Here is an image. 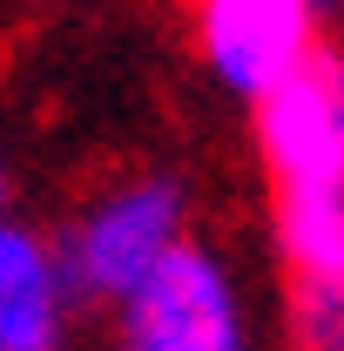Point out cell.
Returning <instances> with one entry per match:
<instances>
[{
  "label": "cell",
  "instance_id": "obj_3",
  "mask_svg": "<svg viewBox=\"0 0 344 351\" xmlns=\"http://www.w3.org/2000/svg\"><path fill=\"white\" fill-rule=\"evenodd\" d=\"M115 351H250L230 270L182 243L115 304Z\"/></svg>",
  "mask_w": 344,
  "mask_h": 351
},
{
  "label": "cell",
  "instance_id": "obj_7",
  "mask_svg": "<svg viewBox=\"0 0 344 351\" xmlns=\"http://www.w3.org/2000/svg\"><path fill=\"white\" fill-rule=\"evenodd\" d=\"M304 14H310L317 34H324V27H344V0H304Z\"/></svg>",
  "mask_w": 344,
  "mask_h": 351
},
{
  "label": "cell",
  "instance_id": "obj_1",
  "mask_svg": "<svg viewBox=\"0 0 344 351\" xmlns=\"http://www.w3.org/2000/svg\"><path fill=\"white\" fill-rule=\"evenodd\" d=\"M54 243V270L68 304H122L135 284L156 277V263L189 243V196L169 176H129L108 196H95Z\"/></svg>",
  "mask_w": 344,
  "mask_h": 351
},
{
  "label": "cell",
  "instance_id": "obj_6",
  "mask_svg": "<svg viewBox=\"0 0 344 351\" xmlns=\"http://www.w3.org/2000/svg\"><path fill=\"white\" fill-rule=\"evenodd\" d=\"M41 291H61V270H54V243L41 230L14 223L0 210V311L21 304V298H41Z\"/></svg>",
  "mask_w": 344,
  "mask_h": 351
},
{
  "label": "cell",
  "instance_id": "obj_5",
  "mask_svg": "<svg viewBox=\"0 0 344 351\" xmlns=\"http://www.w3.org/2000/svg\"><path fill=\"white\" fill-rule=\"evenodd\" d=\"M277 243L291 284L344 291V196H284L277 203Z\"/></svg>",
  "mask_w": 344,
  "mask_h": 351
},
{
  "label": "cell",
  "instance_id": "obj_4",
  "mask_svg": "<svg viewBox=\"0 0 344 351\" xmlns=\"http://www.w3.org/2000/svg\"><path fill=\"white\" fill-rule=\"evenodd\" d=\"M196 34L216 82L243 101H263L317 47L304 0H196Z\"/></svg>",
  "mask_w": 344,
  "mask_h": 351
},
{
  "label": "cell",
  "instance_id": "obj_2",
  "mask_svg": "<svg viewBox=\"0 0 344 351\" xmlns=\"http://www.w3.org/2000/svg\"><path fill=\"white\" fill-rule=\"evenodd\" d=\"M257 149L277 203L344 196V47L317 41L257 101Z\"/></svg>",
  "mask_w": 344,
  "mask_h": 351
},
{
  "label": "cell",
  "instance_id": "obj_8",
  "mask_svg": "<svg viewBox=\"0 0 344 351\" xmlns=\"http://www.w3.org/2000/svg\"><path fill=\"white\" fill-rule=\"evenodd\" d=\"M0 210H7V169H0Z\"/></svg>",
  "mask_w": 344,
  "mask_h": 351
}]
</instances>
